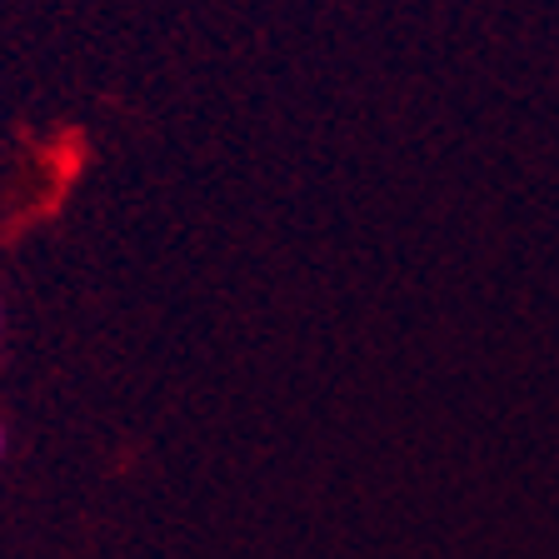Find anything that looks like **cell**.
I'll return each instance as SVG.
<instances>
[{"label":"cell","instance_id":"1","mask_svg":"<svg viewBox=\"0 0 559 559\" xmlns=\"http://www.w3.org/2000/svg\"><path fill=\"white\" fill-rule=\"evenodd\" d=\"M0 460H5V425H0Z\"/></svg>","mask_w":559,"mask_h":559}]
</instances>
